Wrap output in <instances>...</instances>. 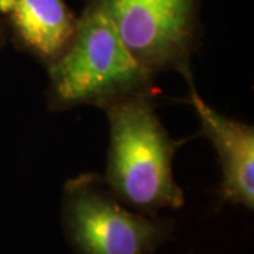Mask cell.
<instances>
[{
  "label": "cell",
  "mask_w": 254,
  "mask_h": 254,
  "mask_svg": "<svg viewBox=\"0 0 254 254\" xmlns=\"http://www.w3.org/2000/svg\"><path fill=\"white\" fill-rule=\"evenodd\" d=\"M100 110L109 122V148L103 182L125 203L144 213L184 206L174 177V140L155 110L154 95L110 102Z\"/></svg>",
  "instance_id": "1"
},
{
  "label": "cell",
  "mask_w": 254,
  "mask_h": 254,
  "mask_svg": "<svg viewBox=\"0 0 254 254\" xmlns=\"http://www.w3.org/2000/svg\"><path fill=\"white\" fill-rule=\"evenodd\" d=\"M46 69V100L51 112L81 106L102 109L127 96L155 93L154 73L137 61L112 21L91 4L79 14L71 44Z\"/></svg>",
  "instance_id": "2"
},
{
  "label": "cell",
  "mask_w": 254,
  "mask_h": 254,
  "mask_svg": "<svg viewBox=\"0 0 254 254\" xmlns=\"http://www.w3.org/2000/svg\"><path fill=\"white\" fill-rule=\"evenodd\" d=\"M112 21L120 40L151 73L192 75L200 44L199 0H86Z\"/></svg>",
  "instance_id": "3"
},
{
  "label": "cell",
  "mask_w": 254,
  "mask_h": 254,
  "mask_svg": "<svg viewBox=\"0 0 254 254\" xmlns=\"http://www.w3.org/2000/svg\"><path fill=\"white\" fill-rule=\"evenodd\" d=\"M64 226L79 254H150L170 226L126 209L96 174L65 184Z\"/></svg>",
  "instance_id": "4"
},
{
  "label": "cell",
  "mask_w": 254,
  "mask_h": 254,
  "mask_svg": "<svg viewBox=\"0 0 254 254\" xmlns=\"http://www.w3.org/2000/svg\"><path fill=\"white\" fill-rule=\"evenodd\" d=\"M187 102L195 110L202 134L218 154L220 165V198L254 209V127L213 109L196 91L193 76L187 78Z\"/></svg>",
  "instance_id": "5"
},
{
  "label": "cell",
  "mask_w": 254,
  "mask_h": 254,
  "mask_svg": "<svg viewBox=\"0 0 254 254\" xmlns=\"http://www.w3.org/2000/svg\"><path fill=\"white\" fill-rule=\"evenodd\" d=\"M0 20L7 41L46 68L65 53L78 26L65 0H0Z\"/></svg>",
  "instance_id": "6"
},
{
  "label": "cell",
  "mask_w": 254,
  "mask_h": 254,
  "mask_svg": "<svg viewBox=\"0 0 254 254\" xmlns=\"http://www.w3.org/2000/svg\"><path fill=\"white\" fill-rule=\"evenodd\" d=\"M6 44H7V34H6L4 26H3V23L0 20V50H3Z\"/></svg>",
  "instance_id": "7"
}]
</instances>
